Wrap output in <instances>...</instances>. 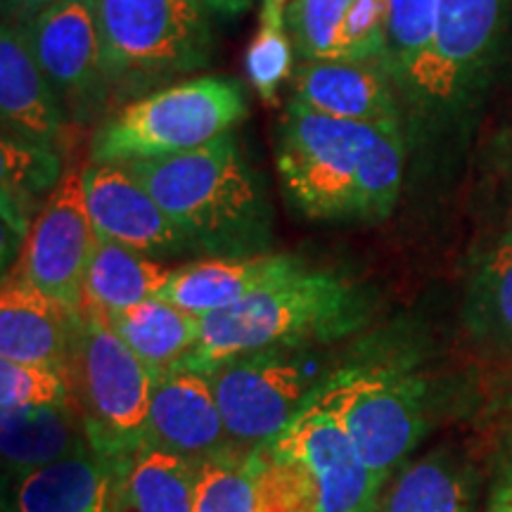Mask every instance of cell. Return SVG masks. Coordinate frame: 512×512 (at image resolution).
Wrapping results in <instances>:
<instances>
[{
  "instance_id": "cell-9",
  "label": "cell",
  "mask_w": 512,
  "mask_h": 512,
  "mask_svg": "<svg viewBox=\"0 0 512 512\" xmlns=\"http://www.w3.org/2000/svg\"><path fill=\"white\" fill-rule=\"evenodd\" d=\"M266 448L302 472L316 491L320 512H373L380 505L384 484L318 396Z\"/></svg>"
},
{
  "instance_id": "cell-14",
  "label": "cell",
  "mask_w": 512,
  "mask_h": 512,
  "mask_svg": "<svg viewBox=\"0 0 512 512\" xmlns=\"http://www.w3.org/2000/svg\"><path fill=\"white\" fill-rule=\"evenodd\" d=\"M145 446L204 463L240 453L228 437L207 373L176 366L155 377Z\"/></svg>"
},
{
  "instance_id": "cell-3",
  "label": "cell",
  "mask_w": 512,
  "mask_h": 512,
  "mask_svg": "<svg viewBox=\"0 0 512 512\" xmlns=\"http://www.w3.org/2000/svg\"><path fill=\"white\" fill-rule=\"evenodd\" d=\"M247 114V98L235 79L197 76L145 95L95 131V164L159 159L209 145Z\"/></svg>"
},
{
  "instance_id": "cell-23",
  "label": "cell",
  "mask_w": 512,
  "mask_h": 512,
  "mask_svg": "<svg viewBox=\"0 0 512 512\" xmlns=\"http://www.w3.org/2000/svg\"><path fill=\"white\" fill-rule=\"evenodd\" d=\"M107 320L155 377L181 366L202 335V318L164 299H150L126 311L110 313Z\"/></svg>"
},
{
  "instance_id": "cell-18",
  "label": "cell",
  "mask_w": 512,
  "mask_h": 512,
  "mask_svg": "<svg viewBox=\"0 0 512 512\" xmlns=\"http://www.w3.org/2000/svg\"><path fill=\"white\" fill-rule=\"evenodd\" d=\"M304 268V261L292 254L204 256L174 268V275L159 299L204 318L245 302L254 292L302 273Z\"/></svg>"
},
{
  "instance_id": "cell-7",
  "label": "cell",
  "mask_w": 512,
  "mask_h": 512,
  "mask_svg": "<svg viewBox=\"0 0 512 512\" xmlns=\"http://www.w3.org/2000/svg\"><path fill=\"white\" fill-rule=\"evenodd\" d=\"M313 344H280L226 358L207 370L228 437L240 453L271 444L330 375Z\"/></svg>"
},
{
  "instance_id": "cell-20",
  "label": "cell",
  "mask_w": 512,
  "mask_h": 512,
  "mask_svg": "<svg viewBox=\"0 0 512 512\" xmlns=\"http://www.w3.org/2000/svg\"><path fill=\"white\" fill-rule=\"evenodd\" d=\"M377 512H479L477 467L458 448H434L401 467Z\"/></svg>"
},
{
  "instance_id": "cell-34",
  "label": "cell",
  "mask_w": 512,
  "mask_h": 512,
  "mask_svg": "<svg viewBox=\"0 0 512 512\" xmlns=\"http://www.w3.org/2000/svg\"><path fill=\"white\" fill-rule=\"evenodd\" d=\"M484 512H512V456L505 458L498 467L496 482L491 486Z\"/></svg>"
},
{
  "instance_id": "cell-26",
  "label": "cell",
  "mask_w": 512,
  "mask_h": 512,
  "mask_svg": "<svg viewBox=\"0 0 512 512\" xmlns=\"http://www.w3.org/2000/svg\"><path fill=\"white\" fill-rule=\"evenodd\" d=\"M406 164V140L401 119L382 121L361 162L356 181L354 221H382L399 202Z\"/></svg>"
},
{
  "instance_id": "cell-15",
  "label": "cell",
  "mask_w": 512,
  "mask_h": 512,
  "mask_svg": "<svg viewBox=\"0 0 512 512\" xmlns=\"http://www.w3.org/2000/svg\"><path fill=\"white\" fill-rule=\"evenodd\" d=\"M292 91L294 100L325 117L358 124L399 119V88L384 62H299L292 74Z\"/></svg>"
},
{
  "instance_id": "cell-10",
  "label": "cell",
  "mask_w": 512,
  "mask_h": 512,
  "mask_svg": "<svg viewBox=\"0 0 512 512\" xmlns=\"http://www.w3.org/2000/svg\"><path fill=\"white\" fill-rule=\"evenodd\" d=\"M505 0H439L432 46L406 98L425 110H448L467 98L496 53Z\"/></svg>"
},
{
  "instance_id": "cell-19",
  "label": "cell",
  "mask_w": 512,
  "mask_h": 512,
  "mask_svg": "<svg viewBox=\"0 0 512 512\" xmlns=\"http://www.w3.org/2000/svg\"><path fill=\"white\" fill-rule=\"evenodd\" d=\"M0 117L3 133L50 145L62 136L64 102L38 67L24 24L3 22L0 29Z\"/></svg>"
},
{
  "instance_id": "cell-2",
  "label": "cell",
  "mask_w": 512,
  "mask_h": 512,
  "mask_svg": "<svg viewBox=\"0 0 512 512\" xmlns=\"http://www.w3.org/2000/svg\"><path fill=\"white\" fill-rule=\"evenodd\" d=\"M361 287L328 271L290 275L245 302L202 318V335L181 366L207 373L226 358L280 344H325L366 323Z\"/></svg>"
},
{
  "instance_id": "cell-32",
  "label": "cell",
  "mask_w": 512,
  "mask_h": 512,
  "mask_svg": "<svg viewBox=\"0 0 512 512\" xmlns=\"http://www.w3.org/2000/svg\"><path fill=\"white\" fill-rule=\"evenodd\" d=\"M0 166H3V197L5 202L17 197L31 200V197L53 192L62 181L60 159L50 145L31 143L3 133L0 143Z\"/></svg>"
},
{
  "instance_id": "cell-29",
  "label": "cell",
  "mask_w": 512,
  "mask_h": 512,
  "mask_svg": "<svg viewBox=\"0 0 512 512\" xmlns=\"http://www.w3.org/2000/svg\"><path fill=\"white\" fill-rule=\"evenodd\" d=\"M192 512H256L254 451L200 463Z\"/></svg>"
},
{
  "instance_id": "cell-33",
  "label": "cell",
  "mask_w": 512,
  "mask_h": 512,
  "mask_svg": "<svg viewBox=\"0 0 512 512\" xmlns=\"http://www.w3.org/2000/svg\"><path fill=\"white\" fill-rule=\"evenodd\" d=\"M387 12V0H354L351 3L342 36V60L387 64Z\"/></svg>"
},
{
  "instance_id": "cell-12",
  "label": "cell",
  "mask_w": 512,
  "mask_h": 512,
  "mask_svg": "<svg viewBox=\"0 0 512 512\" xmlns=\"http://www.w3.org/2000/svg\"><path fill=\"white\" fill-rule=\"evenodd\" d=\"M38 67L64 107L86 114L107 91L105 55L95 0H60L24 24Z\"/></svg>"
},
{
  "instance_id": "cell-13",
  "label": "cell",
  "mask_w": 512,
  "mask_h": 512,
  "mask_svg": "<svg viewBox=\"0 0 512 512\" xmlns=\"http://www.w3.org/2000/svg\"><path fill=\"white\" fill-rule=\"evenodd\" d=\"M83 190L100 240L136 249L150 259L200 254L126 164L91 162L83 169Z\"/></svg>"
},
{
  "instance_id": "cell-28",
  "label": "cell",
  "mask_w": 512,
  "mask_h": 512,
  "mask_svg": "<svg viewBox=\"0 0 512 512\" xmlns=\"http://www.w3.org/2000/svg\"><path fill=\"white\" fill-rule=\"evenodd\" d=\"M290 0H261L259 29L249 43L245 64L256 95L275 102L280 86L292 76V34L287 24Z\"/></svg>"
},
{
  "instance_id": "cell-4",
  "label": "cell",
  "mask_w": 512,
  "mask_h": 512,
  "mask_svg": "<svg viewBox=\"0 0 512 512\" xmlns=\"http://www.w3.org/2000/svg\"><path fill=\"white\" fill-rule=\"evenodd\" d=\"M69 377L100 453L126 460L145 446L155 373L126 347L105 313L91 306L81 309Z\"/></svg>"
},
{
  "instance_id": "cell-25",
  "label": "cell",
  "mask_w": 512,
  "mask_h": 512,
  "mask_svg": "<svg viewBox=\"0 0 512 512\" xmlns=\"http://www.w3.org/2000/svg\"><path fill=\"white\" fill-rule=\"evenodd\" d=\"M200 463L143 446L124 460L117 512H192Z\"/></svg>"
},
{
  "instance_id": "cell-11",
  "label": "cell",
  "mask_w": 512,
  "mask_h": 512,
  "mask_svg": "<svg viewBox=\"0 0 512 512\" xmlns=\"http://www.w3.org/2000/svg\"><path fill=\"white\" fill-rule=\"evenodd\" d=\"M95 247L98 233L88 211L83 171H67L31 223L15 271L81 313L83 280Z\"/></svg>"
},
{
  "instance_id": "cell-1",
  "label": "cell",
  "mask_w": 512,
  "mask_h": 512,
  "mask_svg": "<svg viewBox=\"0 0 512 512\" xmlns=\"http://www.w3.org/2000/svg\"><path fill=\"white\" fill-rule=\"evenodd\" d=\"M207 256L266 254L273 211L233 131L183 155L124 162Z\"/></svg>"
},
{
  "instance_id": "cell-6",
  "label": "cell",
  "mask_w": 512,
  "mask_h": 512,
  "mask_svg": "<svg viewBox=\"0 0 512 512\" xmlns=\"http://www.w3.org/2000/svg\"><path fill=\"white\" fill-rule=\"evenodd\" d=\"M380 124L325 117L292 98L278 126L287 200L309 219L354 221L358 171Z\"/></svg>"
},
{
  "instance_id": "cell-37",
  "label": "cell",
  "mask_w": 512,
  "mask_h": 512,
  "mask_svg": "<svg viewBox=\"0 0 512 512\" xmlns=\"http://www.w3.org/2000/svg\"><path fill=\"white\" fill-rule=\"evenodd\" d=\"M373 512H377V510H373Z\"/></svg>"
},
{
  "instance_id": "cell-22",
  "label": "cell",
  "mask_w": 512,
  "mask_h": 512,
  "mask_svg": "<svg viewBox=\"0 0 512 512\" xmlns=\"http://www.w3.org/2000/svg\"><path fill=\"white\" fill-rule=\"evenodd\" d=\"M174 268L128 249L117 242L100 240L83 280V306L105 313L126 311L150 299H159L169 285Z\"/></svg>"
},
{
  "instance_id": "cell-17",
  "label": "cell",
  "mask_w": 512,
  "mask_h": 512,
  "mask_svg": "<svg viewBox=\"0 0 512 512\" xmlns=\"http://www.w3.org/2000/svg\"><path fill=\"white\" fill-rule=\"evenodd\" d=\"M121 465L91 446L36 467L12 479L5 512H117Z\"/></svg>"
},
{
  "instance_id": "cell-16",
  "label": "cell",
  "mask_w": 512,
  "mask_h": 512,
  "mask_svg": "<svg viewBox=\"0 0 512 512\" xmlns=\"http://www.w3.org/2000/svg\"><path fill=\"white\" fill-rule=\"evenodd\" d=\"M81 313L12 271L0 290V358L69 370Z\"/></svg>"
},
{
  "instance_id": "cell-5",
  "label": "cell",
  "mask_w": 512,
  "mask_h": 512,
  "mask_svg": "<svg viewBox=\"0 0 512 512\" xmlns=\"http://www.w3.org/2000/svg\"><path fill=\"white\" fill-rule=\"evenodd\" d=\"M316 396L342 420L382 484L427 432V384L406 363L344 366Z\"/></svg>"
},
{
  "instance_id": "cell-35",
  "label": "cell",
  "mask_w": 512,
  "mask_h": 512,
  "mask_svg": "<svg viewBox=\"0 0 512 512\" xmlns=\"http://www.w3.org/2000/svg\"><path fill=\"white\" fill-rule=\"evenodd\" d=\"M60 0H3L5 22L29 24L31 19L41 15L43 10L53 8Z\"/></svg>"
},
{
  "instance_id": "cell-27",
  "label": "cell",
  "mask_w": 512,
  "mask_h": 512,
  "mask_svg": "<svg viewBox=\"0 0 512 512\" xmlns=\"http://www.w3.org/2000/svg\"><path fill=\"white\" fill-rule=\"evenodd\" d=\"M387 64L399 93L406 95L437 27L439 0H387Z\"/></svg>"
},
{
  "instance_id": "cell-24",
  "label": "cell",
  "mask_w": 512,
  "mask_h": 512,
  "mask_svg": "<svg viewBox=\"0 0 512 512\" xmlns=\"http://www.w3.org/2000/svg\"><path fill=\"white\" fill-rule=\"evenodd\" d=\"M463 323L479 344L512 354V230L486 247L472 266Z\"/></svg>"
},
{
  "instance_id": "cell-30",
  "label": "cell",
  "mask_w": 512,
  "mask_h": 512,
  "mask_svg": "<svg viewBox=\"0 0 512 512\" xmlns=\"http://www.w3.org/2000/svg\"><path fill=\"white\" fill-rule=\"evenodd\" d=\"M354 0H290V24L294 55L299 62L342 60V36Z\"/></svg>"
},
{
  "instance_id": "cell-31",
  "label": "cell",
  "mask_w": 512,
  "mask_h": 512,
  "mask_svg": "<svg viewBox=\"0 0 512 512\" xmlns=\"http://www.w3.org/2000/svg\"><path fill=\"white\" fill-rule=\"evenodd\" d=\"M69 401H76L69 370L0 358V413L36 411Z\"/></svg>"
},
{
  "instance_id": "cell-36",
  "label": "cell",
  "mask_w": 512,
  "mask_h": 512,
  "mask_svg": "<svg viewBox=\"0 0 512 512\" xmlns=\"http://www.w3.org/2000/svg\"><path fill=\"white\" fill-rule=\"evenodd\" d=\"M204 5L211 8L214 12H221V15H240V12H245L249 5H252V0H204Z\"/></svg>"
},
{
  "instance_id": "cell-8",
  "label": "cell",
  "mask_w": 512,
  "mask_h": 512,
  "mask_svg": "<svg viewBox=\"0 0 512 512\" xmlns=\"http://www.w3.org/2000/svg\"><path fill=\"white\" fill-rule=\"evenodd\" d=\"M204 0H95L107 81L197 72L209 64Z\"/></svg>"
},
{
  "instance_id": "cell-21",
  "label": "cell",
  "mask_w": 512,
  "mask_h": 512,
  "mask_svg": "<svg viewBox=\"0 0 512 512\" xmlns=\"http://www.w3.org/2000/svg\"><path fill=\"white\" fill-rule=\"evenodd\" d=\"M91 446L79 401L36 411L0 413V451L5 472L12 479Z\"/></svg>"
}]
</instances>
